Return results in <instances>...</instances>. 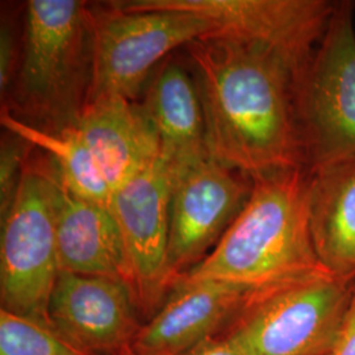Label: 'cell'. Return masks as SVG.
<instances>
[{
    "label": "cell",
    "mask_w": 355,
    "mask_h": 355,
    "mask_svg": "<svg viewBox=\"0 0 355 355\" xmlns=\"http://www.w3.org/2000/svg\"><path fill=\"white\" fill-rule=\"evenodd\" d=\"M209 157L252 178L306 168L299 76L263 46L218 33L187 45Z\"/></svg>",
    "instance_id": "1"
},
{
    "label": "cell",
    "mask_w": 355,
    "mask_h": 355,
    "mask_svg": "<svg viewBox=\"0 0 355 355\" xmlns=\"http://www.w3.org/2000/svg\"><path fill=\"white\" fill-rule=\"evenodd\" d=\"M322 268L311 230L309 173L292 168L253 178L240 215L215 249L179 279L257 290Z\"/></svg>",
    "instance_id": "2"
},
{
    "label": "cell",
    "mask_w": 355,
    "mask_h": 355,
    "mask_svg": "<svg viewBox=\"0 0 355 355\" xmlns=\"http://www.w3.org/2000/svg\"><path fill=\"white\" fill-rule=\"evenodd\" d=\"M92 76L89 6L78 0L26 4L17 99L36 127H74L89 102Z\"/></svg>",
    "instance_id": "3"
},
{
    "label": "cell",
    "mask_w": 355,
    "mask_h": 355,
    "mask_svg": "<svg viewBox=\"0 0 355 355\" xmlns=\"http://www.w3.org/2000/svg\"><path fill=\"white\" fill-rule=\"evenodd\" d=\"M354 291L325 268L252 290L220 334L246 355H331Z\"/></svg>",
    "instance_id": "4"
},
{
    "label": "cell",
    "mask_w": 355,
    "mask_h": 355,
    "mask_svg": "<svg viewBox=\"0 0 355 355\" xmlns=\"http://www.w3.org/2000/svg\"><path fill=\"white\" fill-rule=\"evenodd\" d=\"M92 76L89 101L119 96L135 101L170 51L215 32L212 21L175 10L133 11L114 1L89 7ZM87 102V103H89Z\"/></svg>",
    "instance_id": "5"
},
{
    "label": "cell",
    "mask_w": 355,
    "mask_h": 355,
    "mask_svg": "<svg viewBox=\"0 0 355 355\" xmlns=\"http://www.w3.org/2000/svg\"><path fill=\"white\" fill-rule=\"evenodd\" d=\"M55 189L51 161L28 162L8 212L1 217V309L49 322L60 275Z\"/></svg>",
    "instance_id": "6"
},
{
    "label": "cell",
    "mask_w": 355,
    "mask_h": 355,
    "mask_svg": "<svg viewBox=\"0 0 355 355\" xmlns=\"http://www.w3.org/2000/svg\"><path fill=\"white\" fill-rule=\"evenodd\" d=\"M354 6L337 1L296 83L306 170L355 158Z\"/></svg>",
    "instance_id": "7"
},
{
    "label": "cell",
    "mask_w": 355,
    "mask_h": 355,
    "mask_svg": "<svg viewBox=\"0 0 355 355\" xmlns=\"http://www.w3.org/2000/svg\"><path fill=\"white\" fill-rule=\"evenodd\" d=\"M124 10H175L214 23L227 37L263 46L291 64L299 78L325 33L337 1L328 0H127ZM299 80V79H297Z\"/></svg>",
    "instance_id": "8"
},
{
    "label": "cell",
    "mask_w": 355,
    "mask_h": 355,
    "mask_svg": "<svg viewBox=\"0 0 355 355\" xmlns=\"http://www.w3.org/2000/svg\"><path fill=\"white\" fill-rule=\"evenodd\" d=\"M174 173L158 159L114 191L111 212L127 253L129 287L144 318H152L171 291L170 204Z\"/></svg>",
    "instance_id": "9"
},
{
    "label": "cell",
    "mask_w": 355,
    "mask_h": 355,
    "mask_svg": "<svg viewBox=\"0 0 355 355\" xmlns=\"http://www.w3.org/2000/svg\"><path fill=\"white\" fill-rule=\"evenodd\" d=\"M252 190L253 178L211 157L174 177L168 242L173 286L215 249Z\"/></svg>",
    "instance_id": "10"
},
{
    "label": "cell",
    "mask_w": 355,
    "mask_h": 355,
    "mask_svg": "<svg viewBox=\"0 0 355 355\" xmlns=\"http://www.w3.org/2000/svg\"><path fill=\"white\" fill-rule=\"evenodd\" d=\"M140 309L125 282L61 271L51 293L48 320L89 355L132 349L140 331Z\"/></svg>",
    "instance_id": "11"
},
{
    "label": "cell",
    "mask_w": 355,
    "mask_h": 355,
    "mask_svg": "<svg viewBox=\"0 0 355 355\" xmlns=\"http://www.w3.org/2000/svg\"><path fill=\"white\" fill-rule=\"evenodd\" d=\"M250 291L216 280H177L132 349L140 355H180L225 329Z\"/></svg>",
    "instance_id": "12"
},
{
    "label": "cell",
    "mask_w": 355,
    "mask_h": 355,
    "mask_svg": "<svg viewBox=\"0 0 355 355\" xmlns=\"http://www.w3.org/2000/svg\"><path fill=\"white\" fill-rule=\"evenodd\" d=\"M74 127L112 192L162 158L158 135L142 104L119 96L92 99Z\"/></svg>",
    "instance_id": "13"
},
{
    "label": "cell",
    "mask_w": 355,
    "mask_h": 355,
    "mask_svg": "<svg viewBox=\"0 0 355 355\" xmlns=\"http://www.w3.org/2000/svg\"><path fill=\"white\" fill-rule=\"evenodd\" d=\"M51 168L60 271L108 277L129 286L127 253L111 208L89 202L69 190L53 165Z\"/></svg>",
    "instance_id": "14"
},
{
    "label": "cell",
    "mask_w": 355,
    "mask_h": 355,
    "mask_svg": "<svg viewBox=\"0 0 355 355\" xmlns=\"http://www.w3.org/2000/svg\"><path fill=\"white\" fill-rule=\"evenodd\" d=\"M144 110L161 142L162 158L178 173L209 158L203 105L193 76L166 64L146 89Z\"/></svg>",
    "instance_id": "15"
},
{
    "label": "cell",
    "mask_w": 355,
    "mask_h": 355,
    "mask_svg": "<svg viewBox=\"0 0 355 355\" xmlns=\"http://www.w3.org/2000/svg\"><path fill=\"white\" fill-rule=\"evenodd\" d=\"M309 173V216L321 265L355 280V158Z\"/></svg>",
    "instance_id": "16"
},
{
    "label": "cell",
    "mask_w": 355,
    "mask_h": 355,
    "mask_svg": "<svg viewBox=\"0 0 355 355\" xmlns=\"http://www.w3.org/2000/svg\"><path fill=\"white\" fill-rule=\"evenodd\" d=\"M0 121L7 132L17 135L45 153L69 190L89 202L111 208L112 189L76 127L60 130L42 129L17 119L4 108Z\"/></svg>",
    "instance_id": "17"
},
{
    "label": "cell",
    "mask_w": 355,
    "mask_h": 355,
    "mask_svg": "<svg viewBox=\"0 0 355 355\" xmlns=\"http://www.w3.org/2000/svg\"><path fill=\"white\" fill-rule=\"evenodd\" d=\"M0 355H89L49 322L0 308Z\"/></svg>",
    "instance_id": "18"
},
{
    "label": "cell",
    "mask_w": 355,
    "mask_h": 355,
    "mask_svg": "<svg viewBox=\"0 0 355 355\" xmlns=\"http://www.w3.org/2000/svg\"><path fill=\"white\" fill-rule=\"evenodd\" d=\"M33 146L7 132V136L1 140L0 148V216L6 215L11 208L16 192L19 190L21 178L26 170V157Z\"/></svg>",
    "instance_id": "19"
},
{
    "label": "cell",
    "mask_w": 355,
    "mask_h": 355,
    "mask_svg": "<svg viewBox=\"0 0 355 355\" xmlns=\"http://www.w3.org/2000/svg\"><path fill=\"white\" fill-rule=\"evenodd\" d=\"M16 64V42L10 24L1 23L0 28V89L1 94L7 92L12 82Z\"/></svg>",
    "instance_id": "20"
},
{
    "label": "cell",
    "mask_w": 355,
    "mask_h": 355,
    "mask_svg": "<svg viewBox=\"0 0 355 355\" xmlns=\"http://www.w3.org/2000/svg\"><path fill=\"white\" fill-rule=\"evenodd\" d=\"M180 355H246L221 334L212 336L196 343Z\"/></svg>",
    "instance_id": "21"
},
{
    "label": "cell",
    "mask_w": 355,
    "mask_h": 355,
    "mask_svg": "<svg viewBox=\"0 0 355 355\" xmlns=\"http://www.w3.org/2000/svg\"><path fill=\"white\" fill-rule=\"evenodd\" d=\"M331 355H355V291L340 338Z\"/></svg>",
    "instance_id": "22"
},
{
    "label": "cell",
    "mask_w": 355,
    "mask_h": 355,
    "mask_svg": "<svg viewBox=\"0 0 355 355\" xmlns=\"http://www.w3.org/2000/svg\"><path fill=\"white\" fill-rule=\"evenodd\" d=\"M116 355H140L139 353H136L133 349H129L127 352H124V353H120V354Z\"/></svg>",
    "instance_id": "23"
}]
</instances>
